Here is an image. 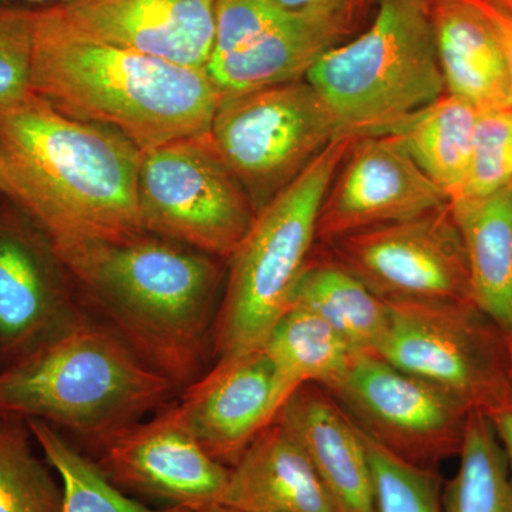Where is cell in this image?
<instances>
[{"label": "cell", "mask_w": 512, "mask_h": 512, "mask_svg": "<svg viewBox=\"0 0 512 512\" xmlns=\"http://www.w3.org/2000/svg\"><path fill=\"white\" fill-rule=\"evenodd\" d=\"M26 421L0 414V512H63V491Z\"/></svg>", "instance_id": "27"}, {"label": "cell", "mask_w": 512, "mask_h": 512, "mask_svg": "<svg viewBox=\"0 0 512 512\" xmlns=\"http://www.w3.org/2000/svg\"><path fill=\"white\" fill-rule=\"evenodd\" d=\"M296 389L264 346H259L218 357L170 406L211 457L232 467L274 423Z\"/></svg>", "instance_id": "14"}, {"label": "cell", "mask_w": 512, "mask_h": 512, "mask_svg": "<svg viewBox=\"0 0 512 512\" xmlns=\"http://www.w3.org/2000/svg\"><path fill=\"white\" fill-rule=\"evenodd\" d=\"M5 2H13V0H5ZM16 2L33 3V5H63V3L72 2V0H16Z\"/></svg>", "instance_id": "35"}, {"label": "cell", "mask_w": 512, "mask_h": 512, "mask_svg": "<svg viewBox=\"0 0 512 512\" xmlns=\"http://www.w3.org/2000/svg\"><path fill=\"white\" fill-rule=\"evenodd\" d=\"M478 113L467 101L446 93L386 134L399 138L421 171L451 202L467 178Z\"/></svg>", "instance_id": "23"}, {"label": "cell", "mask_w": 512, "mask_h": 512, "mask_svg": "<svg viewBox=\"0 0 512 512\" xmlns=\"http://www.w3.org/2000/svg\"><path fill=\"white\" fill-rule=\"evenodd\" d=\"M437 59L446 93L478 111L512 109L503 47L471 0H431Z\"/></svg>", "instance_id": "19"}, {"label": "cell", "mask_w": 512, "mask_h": 512, "mask_svg": "<svg viewBox=\"0 0 512 512\" xmlns=\"http://www.w3.org/2000/svg\"><path fill=\"white\" fill-rule=\"evenodd\" d=\"M275 2L286 12L326 20L350 35L367 9L373 3H377V0H275Z\"/></svg>", "instance_id": "32"}, {"label": "cell", "mask_w": 512, "mask_h": 512, "mask_svg": "<svg viewBox=\"0 0 512 512\" xmlns=\"http://www.w3.org/2000/svg\"><path fill=\"white\" fill-rule=\"evenodd\" d=\"M83 308L184 389L214 355L220 258L144 231L55 247Z\"/></svg>", "instance_id": "1"}, {"label": "cell", "mask_w": 512, "mask_h": 512, "mask_svg": "<svg viewBox=\"0 0 512 512\" xmlns=\"http://www.w3.org/2000/svg\"><path fill=\"white\" fill-rule=\"evenodd\" d=\"M275 420L301 444L338 512H375L365 437L328 390L302 384Z\"/></svg>", "instance_id": "17"}, {"label": "cell", "mask_w": 512, "mask_h": 512, "mask_svg": "<svg viewBox=\"0 0 512 512\" xmlns=\"http://www.w3.org/2000/svg\"><path fill=\"white\" fill-rule=\"evenodd\" d=\"M221 505L239 512H338L301 444L276 420L229 467Z\"/></svg>", "instance_id": "18"}, {"label": "cell", "mask_w": 512, "mask_h": 512, "mask_svg": "<svg viewBox=\"0 0 512 512\" xmlns=\"http://www.w3.org/2000/svg\"><path fill=\"white\" fill-rule=\"evenodd\" d=\"M471 2L484 13L485 18L490 20L495 33H497L498 40L503 47L505 63H507L512 97V12L501 8L491 0H471Z\"/></svg>", "instance_id": "33"}, {"label": "cell", "mask_w": 512, "mask_h": 512, "mask_svg": "<svg viewBox=\"0 0 512 512\" xmlns=\"http://www.w3.org/2000/svg\"><path fill=\"white\" fill-rule=\"evenodd\" d=\"M30 92L66 116L117 131L141 151L210 133L222 97L207 70L83 35L55 6L36 12Z\"/></svg>", "instance_id": "3"}, {"label": "cell", "mask_w": 512, "mask_h": 512, "mask_svg": "<svg viewBox=\"0 0 512 512\" xmlns=\"http://www.w3.org/2000/svg\"><path fill=\"white\" fill-rule=\"evenodd\" d=\"M377 356L488 414L512 397L508 336L473 301L387 302Z\"/></svg>", "instance_id": "8"}, {"label": "cell", "mask_w": 512, "mask_h": 512, "mask_svg": "<svg viewBox=\"0 0 512 512\" xmlns=\"http://www.w3.org/2000/svg\"><path fill=\"white\" fill-rule=\"evenodd\" d=\"M491 2L497 3L501 8L511 10L512 12V0H491Z\"/></svg>", "instance_id": "37"}, {"label": "cell", "mask_w": 512, "mask_h": 512, "mask_svg": "<svg viewBox=\"0 0 512 512\" xmlns=\"http://www.w3.org/2000/svg\"><path fill=\"white\" fill-rule=\"evenodd\" d=\"M466 249L471 301L512 336V184L480 200L451 201Z\"/></svg>", "instance_id": "21"}, {"label": "cell", "mask_w": 512, "mask_h": 512, "mask_svg": "<svg viewBox=\"0 0 512 512\" xmlns=\"http://www.w3.org/2000/svg\"><path fill=\"white\" fill-rule=\"evenodd\" d=\"M485 416L490 420L495 436L503 448L512 483V397Z\"/></svg>", "instance_id": "34"}, {"label": "cell", "mask_w": 512, "mask_h": 512, "mask_svg": "<svg viewBox=\"0 0 512 512\" xmlns=\"http://www.w3.org/2000/svg\"><path fill=\"white\" fill-rule=\"evenodd\" d=\"M375 512H444L443 484L436 470L414 466L367 439Z\"/></svg>", "instance_id": "28"}, {"label": "cell", "mask_w": 512, "mask_h": 512, "mask_svg": "<svg viewBox=\"0 0 512 512\" xmlns=\"http://www.w3.org/2000/svg\"><path fill=\"white\" fill-rule=\"evenodd\" d=\"M457 473L443 485L444 512H512V483L490 420L471 412Z\"/></svg>", "instance_id": "25"}, {"label": "cell", "mask_w": 512, "mask_h": 512, "mask_svg": "<svg viewBox=\"0 0 512 512\" xmlns=\"http://www.w3.org/2000/svg\"><path fill=\"white\" fill-rule=\"evenodd\" d=\"M346 36L345 30L326 20L289 13L248 46L211 59L207 72L222 94L301 82Z\"/></svg>", "instance_id": "20"}, {"label": "cell", "mask_w": 512, "mask_h": 512, "mask_svg": "<svg viewBox=\"0 0 512 512\" xmlns=\"http://www.w3.org/2000/svg\"><path fill=\"white\" fill-rule=\"evenodd\" d=\"M511 184L512 109L480 111L470 168L456 200H480Z\"/></svg>", "instance_id": "29"}, {"label": "cell", "mask_w": 512, "mask_h": 512, "mask_svg": "<svg viewBox=\"0 0 512 512\" xmlns=\"http://www.w3.org/2000/svg\"><path fill=\"white\" fill-rule=\"evenodd\" d=\"M180 389L107 326L84 313L0 367V414L40 420L96 446L173 403Z\"/></svg>", "instance_id": "4"}, {"label": "cell", "mask_w": 512, "mask_h": 512, "mask_svg": "<svg viewBox=\"0 0 512 512\" xmlns=\"http://www.w3.org/2000/svg\"><path fill=\"white\" fill-rule=\"evenodd\" d=\"M328 245L330 258L383 301H471L466 249L450 202Z\"/></svg>", "instance_id": "11"}, {"label": "cell", "mask_w": 512, "mask_h": 512, "mask_svg": "<svg viewBox=\"0 0 512 512\" xmlns=\"http://www.w3.org/2000/svg\"><path fill=\"white\" fill-rule=\"evenodd\" d=\"M355 138L332 144L256 214L228 258L214 355L259 348L291 305L292 293L318 241L323 198Z\"/></svg>", "instance_id": "6"}, {"label": "cell", "mask_w": 512, "mask_h": 512, "mask_svg": "<svg viewBox=\"0 0 512 512\" xmlns=\"http://www.w3.org/2000/svg\"><path fill=\"white\" fill-rule=\"evenodd\" d=\"M450 200L390 134L355 138L322 201L318 241L412 220Z\"/></svg>", "instance_id": "15"}, {"label": "cell", "mask_w": 512, "mask_h": 512, "mask_svg": "<svg viewBox=\"0 0 512 512\" xmlns=\"http://www.w3.org/2000/svg\"><path fill=\"white\" fill-rule=\"evenodd\" d=\"M328 392L367 439L407 463L436 470L460 453L471 410L380 356L359 353Z\"/></svg>", "instance_id": "10"}, {"label": "cell", "mask_w": 512, "mask_h": 512, "mask_svg": "<svg viewBox=\"0 0 512 512\" xmlns=\"http://www.w3.org/2000/svg\"><path fill=\"white\" fill-rule=\"evenodd\" d=\"M210 134L256 214L342 138L306 80L222 94Z\"/></svg>", "instance_id": "7"}, {"label": "cell", "mask_w": 512, "mask_h": 512, "mask_svg": "<svg viewBox=\"0 0 512 512\" xmlns=\"http://www.w3.org/2000/svg\"><path fill=\"white\" fill-rule=\"evenodd\" d=\"M28 429L63 491V512H194L187 507H150L124 493L101 471L96 461L80 453L60 430L40 420Z\"/></svg>", "instance_id": "26"}, {"label": "cell", "mask_w": 512, "mask_h": 512, "mask_svg": "<svg viewBox=\"0 0 512 512\" xmlns=\"http://www.w3.org/2000/svg\"><path fill=\"white\" fill-rule=\"evenodd\" d=\"M136 144L30 93L0 109V195L55 247L144 232Z\"/></svg>", "instance_id": "2"}, {"label": "cell", "mask_w": 512, "mask_h": 512, "mask_svg": "<svg viewBox=\"0 0 512 512\" xmlns=\"http://www.w3.org/2000/svg\"><path fill=\"white\" fill-rule=\"evenodd\" d=\"M289 308L315 313L357 352L377 355L389 330V305L335 259L309 261Z\"/></svg>", "instance_id": "22"}, {"label": "cell", "mask_w": 512, "mask_h": 512, "mask_svg": "<svg viewBox=\"0 0 512 512\" xmlns=\"http://www.w3.org/2000/svg\"><path fill=\"white\" fill-rule=\"evenodd\" d=\"M217 0H72L55 6L72 28L109 45L207 70Z\"/></svg>", "instance_id": "16"}, {"label": "cell", "mask_w": 512, "mask_h": 512, "mask_svg": "<svg viewBox=\"0 0 512 512\" xmlns=\"http://www.w3.org/2000/svg\"><path fill=\"white\" fill-rule=\"evenodd\" d=\"M6 202L0 207V367L28 355L86 313L53 242Z\"/></svg>", "instance_id": "12"}, {"label": "cell", "mask_w": 512, "mask_h": 512, "mask_svg": "<svg viewBox=\"0 0 512 512\" xmlns=\"http://www.w3.org/2000/svg\"><path fill=\"white\" fill-rule=\"evenodd\" d=\"M97 466L124 493L197 512L221 505L229 467L177 420L170 404L94 446Z\"/></svg>", "instance_id": "13"}, {"label": "cell", "mask_w": 512, "mask_h": 512, "mask_svg": "<svg viewBox=\"0 0 512 512\" xmlns=\"http://www.w3.org/2000/svg\"><path fill=\"white\" fill-rule=\"evenodd\" d=\"M372 25L320 57L306 82L340 136H380L446 94L431 0H377Z\"/></svg>", "instance_id": "5"}, {"label": "cell", "mask_w": 512, "mask_h": 512, "mask_svg": "<svg viewBox=\"0 0 512 512\" xmlns=\"http://www.w3.org/2000/svg\"><path fill=\"white\" fill-rule=\"evenodd\" d=\"M508 352H510V375H511V383H512V336L508 338Z\"/></svg>", "instance_id": "38"}, {"label": "cell", "mask_w": 512, "mask_h": 512, "mask_svg": "<svg viewBox=\"0 0 512 512\" xmlns=\"http://www.w3.org/2000/svg\"><path fill=\"white\" fill-rule=\"evenodd\" d=\"M197 512H239L237 510H232V508L225 507V505H212V507L205 508V510L197 511Z\"/></svg>", "instance_id": "36"}, {"label": "cell", "mask_w": 512, "mask_h": 512, "mask_svg": "<svg viewBox=\"0 0 512 512\" xmlns=\"http://www.w3.org/2000/svg\"><path fill=\"white\" fill-rule=\"evenodd\" d=\"M262 346L296 387L312 383L326 390L345 377L362 353L325 320L301 308H289Z\"/></svg>", "instance_id": "24"}, {"label": "cell", "mask_w": 512, "mask_h": 512, "mask_svg": "<svg viewBox=\"0 0 512 512\" xmlns=\"http://www.w3.org/2000/svg\"><path fill=\"white\" fill-rule=\"evenodd\" d=\"M137 202L144 231L222 261L234 254L256 218L210 133L143 151Z\"/></svg>", "instance_id": "9"}, {"label": "cell", "mask_w": 512, "mask_h": 512, "mask_svg": "<svg viewBox=\"0 0 512 512\" xmlns=\"http://www.w3.org/2000/svg\"><path fill=\"white\" fill-rule=\"evenodd\" d=\"M37 9L0 5V109L30 93Z\"/></svg>", "instance_id": "30"}, {"label": "cell", "mask_w": 512, "mask_h": 512, "mask_svg": "<svg viewBox=\"0 0 512 512\" xmlns=\"http://www.w3.org/2000/svg\"><path fill=\"white\" fill-rule=\"evenodd\" d=\"M288 15L275 0H217L211 59L241 50Z\"/></svg>", "instance_id": "31"}]
</instances>
